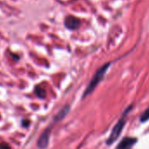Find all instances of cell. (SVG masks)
Masks as SVG:
<instances>
[{
	"label": "cell",
	"instance_id": "1",
	"mask_svg": "<svg viewBox=\"0 0 149 149\" xmlns=\"http://www.w3.org/2000/svg\"><path fill=\"white\" fill-rule=\"evenodd\" d=\"M110 65H111V63H106L105 65H104L103 67H101V68L96 72V74H94V77H92L91 81L90 82L88 87L86 88V90H85V91H84V97H87L88 95H90V94L96 89V87L97 86V84H98L102 81V79L104 78V74H106V71H107V69L109 68Z\"/></svg>",
	"mask_w": 149,
	"mask_h": 149
},
{
	"label": "cell",
	"instance_id": "2",
	"mask_svg": "<svg viewBox=\"0 0 149 149\" xmlns=\"http://www.w3.org/2000/svg\"><path fill=\"white\" fill-rule=\"evenodd\" d=\"M131 109H132V106L129 107L128 109H126V111L122 115V118L118 121L116 125L113 127V129H112V131H111V134H110V136H109V138H108V139L106 141L107 145H111L112 143H114L117 140V139L119 137V135L121 134L122 130H123V128L125 126V117H126L127 113L130 111Z\"/></svg>",
	"mask_w": 149,
	"mask_h": 149
},
{
	"label": "cell",
	"instance_id": "3",
	"mask_svg": "<svg viewBox=\"0 0 149 149\" xmlns=\"http://www.w3.org/2000/svg\"><path fill=\"white\" fill-rule=\"evenodd\" d=\"M136 142L137 139L132 137H125L119 142L116 149H132Z\"/></svg>",
	"mask_w": 149,
	"mask_h": 149
},
{
	"label": "cell",
	"instance_id": "4",
	"mask_svg": "<svg viewBox=\"0 0 149 149\" xmlns=\"http://www.w3.org/2000/svg\"><path fill=\"white\" fill-rule=\"evenodd\" d=\"M50 131L49 129H47L39 138L38 142H37V146L40 149H45L49 142V138H50Z\"/></svg>",
	"mask_w": 149,
	"mask_h": 149
},
{
	"label": "cell",
	"instance_id": "5",
	"mask_svg": "<svg viewBox=\"0 0 149 149\" xmlns=\"http://www.w3.org/2000/svg\"><path fill=\"white\" fill-rule=\"evenodd\" d=\"M65 25L68 28L74 30V29H77L80 26V20L74 16H69L66 19Z\"/></svg>",
	"mask_w": 149,
	"mask_h": 149
},
{
	"label": "cell",
	"instance_id": "6",
	"mask_svg": "<svg viewBox=\"0 0 149 149\" xmlns=\"http://www.w3.org/2000/svg\"><path fill=\"white\" fill-rule=\"evenodd\" d=\"M68 110H69V107L68 106H66L65 108H63L58 114H57V116L55 117V118H54V120H61V118H63L65 116H66V114L68 112Z\"/></svg>",
	"mask_w": 149,
	"mask_h": 149
},
{
	"label": "cell",
	"instance_id": "7",
	"mask_svg": "<svg viewBox=\"0 0 149 149\" xmlns=\"http://www.w3.org/2000/svg\"><path fill=\"white\" fill-rule=\"evenodd\" d=\"M140 122L144 123V122H146L147 120H149V108L146 109L140 116V118H139Z\"/></svg>",
	"mask_w": 149,
	"mask_h": 149
},
{
	"label": "cell",
	"instance_id": "8",
	"mask_svg": "<svg viewBox=\"0 0 149 149\" xmlns=\"http://www.w3.org/2000/svg\"><path fill=\"white\" fill-rule=\"evenodd\" d=\"M35 93H36V95H37L39 97H44L45 95H46L45 90H44L42 87H40V86H38V87L35 89Z\"/></svg>",
	"mask_w": 149,
	"mask_h": 149
},
{
	"label": "cell",
	"instance_id": "9",
	"mask_svg": "<svg viewBox=\"0 0 149 149\" xmlns=\"http://www.w3.org/2000/svg\"><path fill=\"white\" fill-rule=\"evenodd\" d=\"M0 149H11V147L6 143H1L0 144Z\"/></svg>",
	"mask_w": 149,
	"mask_h": 149
}]
</instances>
